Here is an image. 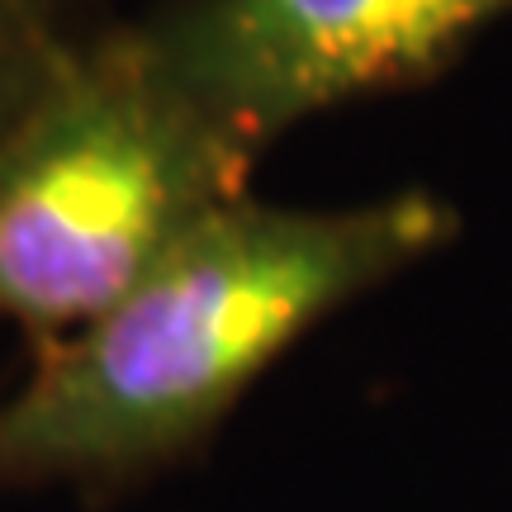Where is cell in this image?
I'll return each mask as SVG.
<instances>
[{"label":"cell","instance_id":"6da1fadb","mask_svg":"<svg viewBox=\"0 0 512 512\" xmlns=\"http://www.w3.org/2000/svg\"><path fill=\"white\" fill-rule=\"evenodd\" d=\"M451 233L456 209L432 190L328 209L242 195L38 351L0 399V489L110 498L181 465L285 351Z\"/></svg>","mask_w":512,"mask_h":512},{"label":"cell","instance_id":"7a4b0ae2","mask_svg":"<svg viewBox=\"0 0 512 512\" xmlns=\"http://www.w3.org/2000/svg\"><path fill=\"white\" fill-rule=\"evenodd\" d=\"M256 162L143 19H105L0 143V323L62 342L238 204Z\"/></svg>","mask_w":512,"mask_h":512},{"label":"cell","instance_id":"3957f363","mask_svg":"<svg viewBox=\"0 0 512 512\" xmlns=\"http://www.w3.org/2000/svg\"><path fill=\"white\" fill-rule=\"evenodd\" d=\"M152 43L209 110L266 147L313 114L446 72L512 0H162Z\"/></svg>","mask_w":512,"mask_h":512},{"label":"cell","instance_id":"277c9868","mask_svg":"<svg viewBox=\"0 0 512 512\" xmlns=\"http://www.w3.org/2000/svg\"><path fill=\"white\" fill-rule=\"evenodd\" d=\"M100 24L91 0H0V143Z\"/></svg>","mask_w":512,"mask_h":512}]
</instances>
